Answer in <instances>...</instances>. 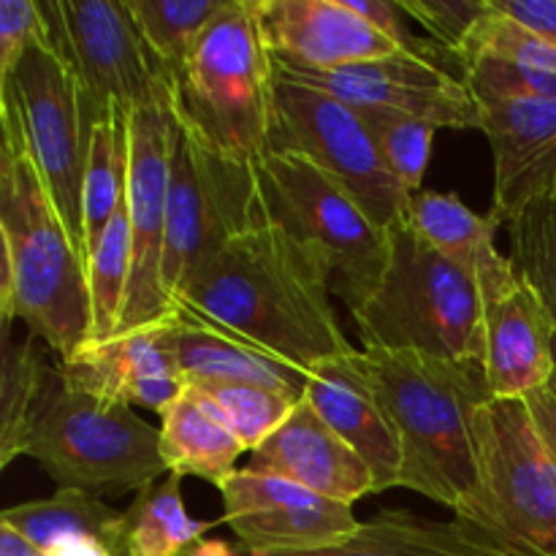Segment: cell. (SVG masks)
Instances as JSON below:
<instances>
[{
  "instance_id": "1",
  "label": "cell",
  "mask_w": 556,
  "mask_h": 556,
  "mask_svg": "<svg viewBox=\"0 0 556 556\" xmlns=\"http://www.w3.org/2000/svg\"><path fill=\"white\" fill-rule=\"evenodd\" d=\"M320 261L275 223L261 220L206 258L177 299L195 318L309 369L353 351L329 302Z\"/></svg>"
},
{
  "instance_id": "2",
  "label": "cell",
  "mask_w": 556,
  "mask_h": 556,
  "mask_svg": "<svg viewBox=\"0 0 556 556\" xmlns=\"http://www.w3.org/2000/svg\"><path fill=\"white\" fill-rule=\"evenodd\" d=\"M0 324L20 318L58 364L90 342L92 307L87 264L71 242L14 109L0 106Z\"/></svg>"
},
{
  "instance_id": "3",
  "label": "cell",
  "mask_w": 556,
  "mask_h": 556,
  "mask_svg": "<svg viewBox=\"0 0 556 556\" xmlns=\"http://www.w3.org/2000/svg\"><path fill=\"white\" fill-rule=\"evenodd\" d=\"M364 358L402 445L400 486L481 525L478 413L494 400L483 364L391 351Z\"/></svg>"
},
{
  "instance_id": "4",
  "label": "cell",
  "mask_w": 556,
  "mask_h": 556,
  "mask_svg": "<svg viewBox=\"0 0 556 556\" xmlns=\"http://www.w3.org/2000/svg\"><path fill=\"white\" fill-rule=\"evenodd\" d=\"M389 242L378 291L351 313L364 351L483 364L486 299L478 282L438 253L407 215L389 228Z\"/></svg>"
},
{
  "instance_id": "5",
  "label": "cell",
  "mask_w": 556,
  "mask_h": 556,
  "mask_svg": "<svg viewBox=\"0 0 556 556\" xmlns=\"http://www.w3.org/2000/svg\"><path fill=\"white\" fill-rule=\"evenodd\" d=\"M277 68L258 0H233L172 74L179 123L217 155L258 163L275 123Z\"/></svg>"
},
{
  "instance_id": "6",
  "label": "cell",
  "mask_w": 556,
  "mask_h": 556,
  "mask_svg": "<svg viewBox=\"0 0 556 556\" xmlns=\"http://www.w3.org/2000/svg\"><path fill=\"white\" fill-rule=\"evenodd\" d=\"M258 217L307 248L329 277V291L356 313L389 266V231L375 226L337 179L302 155L266 152L253 163Z\"/></svg>"
},
{
  "instance_id": "7",
  "label": "cell",
  "mask_w": 556,
  "mask_h": 556,
  "mask_svg": "<svg viewBox=\"0 0 556 556\" xmlns=\"http://www.w3.org/2000/svg\"><path fill=\"white\" fill-rule=\"evenodd\" d=\"M25 456L36 459L58 489H76L92 497L139 494L168 472L161 429L128 405L68 389L60 367L33 424Z\"/></svg>"
},
{
  "instance_id": "8",
  "label": "cell",
  "mask_w": 556,
  "mask_h": 556,
  "mask_svg": "<svg viewBox=\"0 0 556 556\" xmlns=\"http://www.w3.org/2000/svg\"><path fill=\"white\" fill-rule=\"evenodd\" d=\"M0 106L14 109L54 210L81 253V190L96 125L109 106L87 90L52 38L27 49L0 87Z\"/></svg>"
},
{
  "instance_id": "9",
  "label": "cell",
  "mask_w": 556,
  "mask_h": 556,
  "mask_svg": "<svg viewBox=\"0 0 556 556\" xmlns=\"http://www.w3.org/2000/svg\"><path fill=\"white\" fill-rule=\"evenodd\" d=\"M481 527L516 556H556V462L525 400L478 413Z\"/></svg>"
},
{
  "instance_id": "10",
  "label": "cell",
  "mask_w": 556,
  "mask_h": 556,
  "mask_svg": "<svg viewBox=\"0 0 556 556\" xmlns=\"http://www.w3.org/2000/svg\"><path fill=\"white\" fill-rule=\"evenodd\" d=\"M255 223L253 166L217 155L174 114L163 255V286L174 307L206 258Z\"/></svg>"
},
{
  "instance_id": "11",
  "label": "cell",
  "mask_w": 556,
  "mask_h": 556,
  "mask_svg": "<svg viewBox=\"0 0 556 556\" xmlns=\"http://www.w3.org/2000/svg\"><path fill=\"white\" fill-rule=\"evenodd\" d=\"M302 155L358 201L375 226L389 231L410 210L405 185L386 166L362 112L334 96L277 76L269 150Z\"/></svg>"
},
{
  "instance_id": "12",
  "label": "cell",
  "mask_w": 556,
  "mask_h": 556,
  "mask_svg": "<svg viewBox=\"0 0 556 556\" xmlns=\"http://www.w3.org/2000/svg\"><path fill=\"white\" fill-rule=\"evenodd\" d=\"M172 128V87L152 106L128 112L125 201L130 223V280L117 331L157 324L177 309L163 286Z\"/></svg>"
},
{
  "instance_id": "13",
  "label": "cell",
  "mask_w": 556,
  "mask_h": 556,
  "mask_svg": "<svg viewBox=\"0 0 556 556\" xmlns=\"http://www.w3.org/2000/svg\"><path fill=\"white\" fill-rule=\"evenodd\" d=\"M41 9L52 43L103 106L136 112L161 101L172 87L168 74L141 38L128 3L52 0L41 3Z\"/></svg>"
},
{
  "instance_id": "14",
  "label": "cell",
  "mask_w": 556,
  "mask_h": 556,
  "mask_svg": "<svg viewBox=\"0 0 556 556\" xmlns=\"http://www.w3.org/2000/svg\"><path fill=\"white\" fill-rule=\"evenodd\" d=\"M280 79L334 96L356 109H386L424 119L434 128L481 130V106L465 79L410 52L318 71L275 60Z\"/></svg>"
},
{
  "instance_id": "15",
  "label": "cell",
  "mask_w": 556,
  "mask_h": 556,
  "mask_svg": "<svg viewBox=\"0 0 556 556\" xmlns=\"http://www.w3.org/2000/svg\"><path fill=\"white\" fill-rule=\"evenodd\" d=\"M223 525L248 554L315 552L362 527L351 505L309 492L280 476L242 467L220 486Z\"/></svg>"
},
{
  "instance_id": "16",
  "label": "cell",
  "mask_w": 556,
  "mask_h": 556,
  "mask_svg": "<svg viewBox=\"0 0 556 556\" xmlns=\"http://www.w3.org/2000/svg\"><path fill=\"white\" fill-rule=\"evenodd\" d=\"M174 313L157 324L85 342L58 364L63 383L98 400L163 413L188 391L172 342Z\"/></svg>"
},
{
  "instance_id": "17",
  "label": "cell",
  "mask_w": 556,
  "mask_h": 556,
  "mask_svg": "<svg viewBox=\"0 0 556 556\" xmlns=\"http://www.w3.org/2000/svg\"><path fill=\"white\" fill-rule=\"evenodd\" d=\"M304 400L367 462L375 494L400 486L402 445L375 391L364 351H348L309 369Z\"/></svg>"
},
{
  "instance_id": "18",
  "label": "cell",
  "mask_w": 556,
  "mask_h": 556,
  "mask_svg": "<svg viewBox=\"0 0 556 556\" xmlns=\"http://www.w3.org/2000/svg\"><path fill=\"white\" fill-rule=\"evenodd\" d=\"M481 134L494 157V212L508 223L556 185V101L519 98L481 106Z\"/></svg>"
},
{
  "instance_id": "19",
  "label": "cell",
  "mask_w": 556,
  "mask_h": 556,
  "mask_svg": "<svg viewBox=\"0 0 556 556\" xmlns=\"http://www.w3.org/2000/svg\"><path fill=\"white\" fill-rule=\"evenodd\" d=\"M275 60L302 68H340L402 52L345 0H258Z\"/></svg>"
},
{
  "instance_id": "20",
  "label": "cell",
  "mask_w": 556,
  "mask_h": 556,
  "mask_svg": "<svg viewBox=\"0 0 556 556\" xmlns=\"http://www.w3.org/2000/svg\"><path fill=\"white\" fill-rule=\"evenodd\" d=\"M248 467L280 476L351 508L364 494H375L367 462L315 413L307 400L293 407L288 421L266 443L250 451Z\"/></svg>"
},
{
  "instance_id": "21",
  "label": "cell",
  "mask_w": 556,
  "mask_h": 556,
  "mask_svg": "<svg viewBox=\"0 0 556 556\" xmlns=\"http://www.w3.org/2000/svg\"><path fill=\"white\" fill-rule=\"evenodd\" d=\"M556 320L535 288L519 280L486 304L483 375L494 400H527L548 389Z\"/></svg>"
},
{
  "instance_id": "22",
  "label": "cell",
  "mask_w": 556,
  "mask_h": 556,
  "mask_svg": "<svg viewBox=\"0 0 556 556\" xmlns=\"http://www.w3.org/2000/svg\"><path fill=\"white\" fill-rule=\"evenodd\" d=\"M172 342L185 383H250L304 400L309 372L177 307Z\"/></svg>"
},
{
  "instance_id": "23",
  "label": "cell",
  "mask_w": 556,
  "mask_h": 556,
  "mask_svg": "<svg viewBox=\"0 0 556 556\" xmlns=\"http://www.w3.org/2000/svg\"><path fill=\"white\" fill-rule=\"evenodd\" d=\"M407 220L438 253L478 282L486 304L519 280L514 261L505 258L494 242L503 223L472 212L456 193L421 190L410 199Z\"/></svg>"
},
{
  "instance_id": "24",
  "label": "cell",
  "mask_w": 556,
  "mask_h": 556,
  "mask_svg": "<svg viewBox=\"0 0 556 556\" xmlns=\"http://www.w3.org/2000/svg\"><path fill=\"white\" fill-rule=\"evenodd\" d=\"M250 556H516L500 538L470 519L434 521L413 510H383L353 535L315 552Z\"/></svg>"
},
{
  "instance_id": "25",
  "label": "cell",
  "mask_w": 556,
  "mask_h": 556,
  "mask_svg": "<svg viewBox=\"0 0 556 556\" xmlns=\"http://www.w3.org/2000/svg\"><path fill=\"white\" fill-rule=\"evenodd\" d=\"M161 454L168 476L201 478L220 489L237 472L244 445L220 416L193 391L161 413Z\"/></svg>"
},
{
  "instance_id": "26",
  "label": "cell",
  "mask_w": 556,
  "mask_h": 556,
  "mask_svg": "<svg viewBox=\"0 0 556 556\" xmlns=\"http://www.w3.org/2000/svg\"><path fill=\"white\" fill-rule=\"evenodd\" d=\"M58 380V367H49L38 340L11 342L3 337V362H0V467L25 456L27 438L38 413Z\"/></svg>"
},
{
  "instance_id": "27",
  "label": "cell",
  "mask_w": 556,
  "mask_h": 556,
  "mask_svg": "<svg viewBox=\"0 0 556 556\" xmlns=\"http://www.w3.org/2000/svg\"><path fill=\"white\" fill-rule=\"evenodd\" d=\"M0 521L22 532L41 552L58 538L87 532V535L103 538L125 554V510H114L103 500L76 492V489H58L47 500L5 508Z\"/></svg>"
},
{
  "instance_id": "28",
  "label": "cell",
  "mask_w": 556,
  "mask_h": 556,
  "mask_svg": "<svg viewBox=\"0 0 556 556\" xmlns=\"http://www.w3.org/2000/svg\"><path fill=\"white\" fill-rule=\"evenodd\" d=\"M125 174H128V112L109 106L96 125L85 190H81V237H85L81 255H85V264L90 261L103 228L123 204Z\"/></svg>"
},
{
  "instance_id": "29",
  "label": "cell",
  "mask_w": 556,
  "mask_h": 556,
  "mask_svg": "<svg viewBox=\"0 0 556 556\" xmlns=\"http://www.w3.org/2000/svg\"><path fill=\"white\" fill-rule=\"evenodd\" d=\"M212 525L185 510L182 478L168 476L141 489L125 510V556H185Z\"/></svg>"
},
{
  "instance_id": "30",
  "label": "cell",
  "mask_w": 556,
  "mask_h": 556,
  "mask_svg": "<svg viewBox=\"0 0 556 556\" xmlns=\"http://www.w3.org/2000/svg\"><path fill=\"white\" fill-rule=\"evenodd\" d=\"M231 5L233 0H128L141 38L168 79L206 27L220 20Z\"/></svg>"
},
{
  "instance_id": "31",
  "label": "cell",
  "mask_w": 556,
  "mask_h": 556,
  "mask_svg": "<svg viewBox=\"0 0 556 556\" xmlns=\"http://www.w3.org/2000/svg\"><path fill=\"white\" fill-rule=\"evenodd\" d=\"M87 280L92 307L90 340H106L119 329L130 280V223L125 199L87 261Z\"/></svg>"
},
{
  "instance_id": "32",
  "label": "cell",
  "mask_w": 556,
  "mask_h": 556,
  "mask_svg": "<svg viewBox=\"0 0 556 556\" xmlns=\"http://www.w3.org/2000/svg\"><path fill=\"white\" fill-rule=\"evenodd\" d=\"M188 389L226 421L244 451H255L266 443L302 402L250 383H195Z\"/></svg>"
},
{
  "instance_id": "33",
  "label": "cell",
  "mask_w": 556,
  "mask_h": 556,
  "mask_svg": "<svg viewBox=\"0 0 556 556\" xmlns=\"http://www.w3.org/2000/svg\"><path fill=\"white\" fill-rule=\"evenodd\" d=\"M510 261L556 320V185L508 223Z\"/></svg>"
},
{
  "instance_id": "34",
  "label": "cell",
  "mask_w": 556,
  "mask_h": 556,
  "mask_svg": "<svg viewBox=\"0 0 556 556\" xmlns=\"http://www.w3.org/2000/svg\"><path fill=\"white\" fill-rule=\"evenodd\" d=\"M358 112H362L386 166L396 174L407 193H421L424 174H427L429 157H432V141L440 128L424 123V119L407 117V114L386 112V109H358Z\"/></svg>"
},
{
  "instance_id": "35",
  "label": "cell",
  "mask_w": 556,
  "mask_h": 556,
  "mask_svg": "<svg viewBox=\"0 0 556 556\" xmlns=\"http://www.w3.org/2000/svg\"><path fill=\"white\" fill-rule=\"evenodd\" d=\"M467 90L478 106L497 101H519V98H552L556 101V74L478 52L462 68Z\"/></svg>"
},
{
  "instance_id": "36",
  "label": "cell",
  "mask_w": 556,
  "mask_h": 556,
  "mask_svg": "<svg viewBox=\"0 0 556 556\" xmlns=\"http://www.w3.org/2000/svg\"><path fill=\"white\" fill-rule=\"evenodd\" d=\"M400 9L459 65V54L492 11V0H400Z\"/></svg>"
},
{
  "instance_id": "37",
  "label": "cell",
  "mask_w": 556,
  "mask_h": 556,
  "mask_svg": "<svg viewBox=\"0 0 556 556\" xmlns=\"http://www.w3.org/2000/svg\"><path fill=\"white\" fill-rule=\"evenodd\" d=\"M52 38L47 14L36 0H0V87L11 79L33 43Z\"/></svg>"
},
{
  "instance_id": "38",
  "label": "cell",
  "mask_w": 556,
  "mask_h": 556,
  "mask_svg": "<svg viewBox=\"0 0 556 556\" xmlns=\"http://www.w3.org/2000/svg\"><path fill=\"white\" fill-rule=\"evenodd\" d=\"M500 14L530 27L556 47V0H492Z\"/></svg>"
},
{
  "instance_id": "39",
  "label": "cell",
  "mask_w": 556,
  "mask_h": 556,
  "mask_svg": "<svg viewBox=\"0 0 556 556\" xmlns=\"http://www.w3.org/2000/svg\"><path fill=\"white\" fill-rule=\"evenodd\" d=\"M43 556H125L117 546L98 535H87V532H76V535L58 538L43 548Z\"/></svg>"
},
{
  "instance_id": "40",
  "label": "cell",
  "mask_w": 556,
  "mask_h": 556,
  "mask_svg": "<svg viewBox=\"0 0 556 556\" xmlns=\"http://www.w3.org/2000/svg\"><path fill=\"white\" fill-rule=\"evenodd\" d=\"M527 407L532 413V421H535L538 432H541L543 443L552 451L556 462V396L548 389L535 391V394L527 396Z\"/></svg>"
},
{
  "instance_id": "41",
  "label": "cell",
  "mask_w": 556,
  "mask_h": 556,
  "mask_svg": "<svg viewBox=\"0 0 556 556\" xmlns=\"http://www.w3.org/2000/svg\"><path fill=\"white\" fill-rule=\"evenodd\" d=\"M0 556H43V552L33 546L14 527L0 521Z\"/></svg>"
},
{
  "instance_id": "42",
  "label": "cell",
  "mask_w": 556,
  "mask_h": 556,
  "mask_svg": "<svg viewBox=\"0 0 556 556\" xmlns=\"http://www.w3.org/2000/svg\"><path fill=\"white\" fill-rule=\"evenodd\" d=\"M185 556H237L231 552L226 541H215V538H201L193 548Z\"/></svg>"
},
{
  "instance_id": "43",
  "label": "cell",
  "mask_w": 556,
  "mask_h": 556,
  "mask_svg": "<svg viewBox=\"0 0 556 556\" xmlns=\"http://www.w3.org/2000/svg\"><path fill=\"white\" fill-rule=\"evenodd\" d=\"M548 391L556 396V337H554V372H552V380H548Z\"/></svg>"
}]
</instances>
